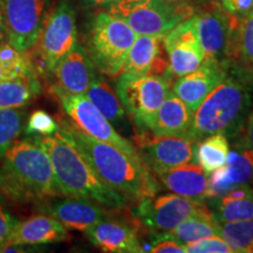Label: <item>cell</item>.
I'll use <instances>...</instances> for the list:
<instances>
[{"label": "cell", "mask_w": 253, "mask_h": 253, "mask_svg": "<svg viewBox=\"0 0 253 253\" xmlns=\"http://www.w3.org/2000/svg\"><path fill=\"white\" fill-rule=\"evenodd\" d=\"M194 113L173 93L167 95L150 123L149 131L156 136H185L191 126Z\"/></svg>", "instance_id": "cell-23"}, {"label": "cell", "mask_w": 253, "mask_h": 253, "mask_svg": "<svg viewBox=\"0 0 253 253\" xmlns=\"http://www.w3.org/2000/svg\"><path fill=\"white\" fill-rule=\"evenodd\" d=\"M115 0H86V5L89 7H100V6H110Z\"/></svg>", "instance_id": "cell-37"}, {"label": "cell", "mask_w": 253, "mask_h": 253, "mask_svg": "<svg viewBox=\"0 0 253 253\" xmlns=\"http://www.w3.org/2000/svg\"><path fill=\"white\" fill-rule=\"evenodd\" d=\"M7 79H13L12 78V75L9 74V72L6 69L4 66L0 63V82L4 81V80H7Z\"/></svg>", "instance_id": "cell-39"}, {"label": "cell", "mask_w": 253, "mask_h": 253, "mask_svg": "<svg viewBox=\"0 0 253 253\" xmlns=\"http://www.w3.org/2000/svg\"><path fill=\"white\" fill-rule=\"evenodd\" d=\"M188 253H233L229 244L220 236H211L189 243L185 246Z\"/></svg>", "instance_id": "cell-32"}, {"label": "cell", "mask_w": 253, "mask_h": 253, "mask_svg": "<svg viewBox=\"0 0 253 253\" xmlns=\"http://www.w3.org/2000/svg\"><path fill=\"white\" fill-rule=\"evenodd\" d=\"M34 138L50 158L59 195L88 199L112 210L126 208L128 199L101 181L86 157L60 129L53 135Z\"/></svg>", "instance_id": "cell-2"}, {"label": "cell", "mask_w": 253, "mask_h": 253, "mask_svg": "<svg viewBox=\"0 0 253 253\" xmlns=\"http://www.w3.org/2000/svg\"><path fill=\"white\" fill-rule=\"evenodd\" d=\"M163 236L186 246L189 243L205 237L218 236V221H216L211 212L195 214L178 224L173 230L164 233Z\"/></svg>", "instance_id": "cell-27"}, {"label": "cell", "mask_w": 253, "mask_h": 253, "mask_svg": "<svg viewBox=\"0 0 253 253\" xmlns=\"http://www.w3.org/2000/svg\"><path fill=\"white\" fill-rule=\"evenodd\" d=\"M208 202V207L218 223L253 219V185L235 186Z\"/></svg>", "instance_id": "cell-24"}, {"label": "cell", "mask_w": 253, "mask_h": 253, "mask_svg": "<svg viewBox=\"0 0 253 253\" xmlns=\"http://www.w3.org/2000/svg\"><path fill=\"white\" fill-rule=\"evenodd\" d=\"M115 1H116V0H115Z\"/></svg>", "instance_id": "cell-41"}, {"label": "cell", "mask_w": 253, "mask_h": 253, "mask_svg": "<svg viewBox=\"0 0 253 253\" xmlns=\"http://www.w3.org/2000/svg\"><path fill=\"white\" fill-rule=\"evenodd\" d=\"M220 7L226 13L243 19L253 12V0H220Z\"/></svg>", "instance_id": "cell-33"}, {"label": "cell", "mask_w": 253, "mask_h": 253, "mask_svg": "<svg viewBox=\"0 0 253 253\" xmlns=\"http://www.w3.org/2000/svg\"><path fill=\"white\" fill-rule=\"evenodd\" d=\"M56 87L72 94H84L94 81L95 67L81 46H75L53 68Z\"/></svg>", "instance_id": "cell-18"}, {"label": "cell", "mask_w": 253, "mask_h": 253, "mask_svg": "<svg viewBox=\"0 0 253 253\" xmlns=\"http://www.w3.org/2000/svg\"><path fill=\"white\" fill-rule=\"evenodd\" d=\"M163 37L138 36L129 48L121 73L134 75L155 74L170 77L169 63L161 55Z\"/></svg>", "instance_id": "cell-20"}, {"label": "cell", "mask_w": 253, "mask_h": 253, "mask_svg": "<svg viewBox=\"0 0 253 253\" xmlns=\"http://www.w3.org/2000/svg\"><path fill=\"white\" fill-rule=\"evenodd\" d=\"M23 112L15 109H0V160L21 131Z\"/></svg>", "instance_id": "cell-30"}, {"label": "cell", "mask_w": 253, "mask_h": 253, "mask_svg": "<svg viewBox=\"0 0 253 253\" xmlns=\"http://www.w3.org/2000/svg\"><path fill=\"white\" fill-rule=\"evenodd\" d=\"M89 242L103 252L138 253L142 245L137 230L123 221L101 220L86 231Z\"/></svg>", "instance_id": "cell-21"}, {"label": "cell", "mask_w": 253, "mask_h": 253, "mask_svg": "<svg viewBox=\"0 0 253 253\" xmlns=\"http://www.w3.org/2000/svg\"><path fill=\"white\" fill-rule=\"evenodd\" d=\"M220 236L233 253H253V219L218 223Z\"/></svg>", "instance_id": "cell-29"}, {"label": "cell", "mask_w": 253, "mask_h": 253, "mask_svg": "<svg viewBox=\"0 0 253 253\" xmlns=\"http://www.w3.org/2000/svg\"><path fill=\"white\" fill-rule=\"evenodd\" d=\"M229 68V62L204 60L197 69L178 78L172 91L195 114L205 97L226 77Z\"/></svg>", "instance_id": "cell-15"}, {"label": "cell", "mask_w": 253, "mask_h": 253, "mask_svg": "<svg viewBox=\"0 0 253 253\" xmlns=\"http://www.w3.org/2000/svg\"><path fill=\"white\" fill-rule=\"evenodd\" d=\"M195 144L194 158L205 172L210 173L226 164L230 154V143L229 138L224 134L207 136Z\"/></svg>", "instance_id": "cell-26"}, {"label": "cell", "mask_w": 253, "mask_h": 253, "mask_svg": "<svg viewBox=\"0 0 253 253\" xmlns=\"http://www.w3.org/2000/svg\"><path fill=\"white\" fill-rule=\"evenodd\" d=\"M170 80L162 75L120 73L116 93L123 109L129 114L140 132L149 131L155 114L170 93Z\"/></svg>", "instance_id": "cell-6"}, {"label": "cell", "mask_w": 253, "mask_h": 253, "mask_svg": "<svg viewBox=\"0 0 253 253\" xmlns=\"http://www.w3.org/2000/svg\"><path fill=\"white\" fill-rule=\"evenodd\" d=\"M192 18L204 60L227 62L239 19L226 13L221 7L195 14Z\"/></svg>", "instance_id": "cell-11"}, {"label": "cell", "mask_w": 253, "mask_h": 253, "mask_svg": "<svg viewBox=\"0 0 253 253\" xmlns=\"http://www.w3.org/2000/svg\"><path fill=\"white\" fill-rule=\"evenodd\" d=\"M67 239V227L50 214L39 213L23 221H17L6 246L52 244Z\"/></svg>", "instance_id": "cell-19"}, {"label": "cell", "mask_w": 253, "mask_h": 253, "mask_svg": "<svg viewBox=\"0 0 253 253\" xmlns=\"http://www.w3.org/2000/svg\"><path fill=\"white\" fill-rule=\"evenodd\" d=\"M205 202H198L176 194L148 197L138 202L136 217L148 229L169 232L188 218L199 213H210Z\"/></svg>", "instance_id": "cell-10"}, {"label": "cell", "mask_w": 253, "mask_h": 253, "mask_svg": "<svg viewBox=\"0 0 253 253\" xmlns=\"http://www.w3.org/2000/svg\"><path fill=\"white\" fill-rule=\"evenodd\" d=\"M77 39L75 11L68 0H61L42 25L36 43L43 68L52 72L56 63L77 46Z\"/></svg>", "instance_id": "cell-9"}, {"label": "cell", "mask_w": 253, "mask_h": 253, "mask_svg": "<svg viewBox=\"0 0 253 253\" xmlns=\"http://www.w3.org/2000/svg\"><path fill=\"white\" fill-rule=\"evenodd\" d=\"M252 79L230 65L226 77L195 112L186 137L195 143L213 134L236 138L243 131L252 109Z\"/></svg>", "instance_id": "cell-3"}, {"label": "cell", "mask_w": 253, "mask_h": 253, "mask_svg": "<svg viewBox=\"0 0 253 253\" xmlns=\"http://www.w3.org/2000/svg\"><path fill=\"white\" fill-rule=\"evenodd\" d=\"M46 211L65 227L81 232L104 219L103 207L84 198L68 197L52 202Z\"/></svg>", "instance_id": "cell-22"}, {"label": "cell", "mask_w": 253, "mask_h": 253, "mask_svg": "<svg viewBox=\"0 0 253 253\" xmlns=\"http://www.w3.org/2000/svg\"><path fill=\"white\" fill-rule=\"evenodd\" d=\"M235 149L230 150L227 162L224 167L210 172L209 198L225 194L232 188L243 184L253 185V150L237 137Z\"/></svg>", "instance_id": "cell-16"}, {"label": "cell", "mask_w": 253, "mask_h": 253, "mask_svg": "<svg viewBox=\"0 0 253 253\" xmlns=\"http://www.w3.org/2000/svg\"><path fill=\"white\" fill-rule=\"evenodd\" d=\"M192 17L177 24L163 37V46L169 59L168 71L171 78H181L197 69L204 61Z\"/></svg>", "instance_id": "cell-13"}, {"label": "cell", "mask_w": 253, "mask_h": 253, "mask_svg": "<svg viewBox=\"0 0 253 253\" xmlns=\"http://www.w3.org/2000/svg\"><path fill=\"white\" fill-rule=\"evenodd\" d=\"M59 129L77 145L101 181L129 202L156 196L160 190L156 176L143 157L130 156L112 144L95 140L71 123L62 122Z\"/></svg>", "instance_id": "cell-1"}, {"label": "cell", "mask_w": 253, "mask_h": 253, "mask_svg": "<svg viewBox=\"0 0 253 253\" xmlns=\"http://www.w3.org/2000/svg\"><path fill=\"white\" fill-rule=\"evenodd\" d=\"M237 137H240V140L244 142L250 149L253 150V109H251L248 119H246L243 131Z\"/></svg>", "instance_id": "cell-36"}, {"label": "cell", "mask_w": 253, "mask_h": 253, "mask_svg": "<svg viewBox=\"0 0 253 253\" xmlns=\"http://www.w3.org/2000/svg\"><path fill=\"white\" fill-rule=\"evenodd\" d=\"M154 173L172 194L198 202L208 201L209 179L207 173L197 163L157 169L154 170Z\"/></svg>", "instance_id": "cell-17"}, {"label": "cell", "mask_w": 253, "mask_h": 253, "mask_svg": "<svg viewBox=\"0 0 253 253\" xmlns=\"http://www.w3.org/2000/svg\"><path fill=\"white\" fill-rule=\"evenodd\" d=\"M109 12L130 26L138 36L164 37L177 24L194 15V8L178 7L163 0H116Z\"/></svg>", "instance_id": "cell-7"}, {"label": "cell", "mask_w": 253, "mask_h": 253, "mask_svg": "<svg viewBox=\"0 0 253 253\" xmlns=\"http://www.w3.org/2000/svg\"><path fill=\"white\" fill-rule=\"evenodd\" d=\"M84 95L110 123H119L125 118L126 110L118 93L114 91L113 87L103 78L95 77Z\"/></svg>", "instance_id": "cell-28"}, {"label": "cell", "mask_w": 253, "mask_h": 253, "mask_svg": "<svg viewBox=\"0 0 253 253\" xmlns=\"http://www.w3.org/2000/svg\"><path fill=\"white\" fill-rule=\"evenodd\" d=\"M43 0H6L4 26L8 43L19 52L36 46L42 28Z\"/></svg>", "instance_id": "cell-12"}, {"label": "cell", "mask_w": 253, "mask_h": 253, "mask_svg": "<svg viewBox=\"0 0 253 253\" xmlns=\"http://www.w3.org/2000/svg\"><path fill=\"white\" fill-rule=\"evenodd\" d=\"M59 130V125L45 110H36L31 114L26 132L33 136H49Z\"/></svg>", "instance_id": "cell-31"}, {"label": "cell", "mask_w": 253, "mask_h": 253, "mask_svg": "<svg viewBox=\"0 0 253 253\" xmlns=\"http://www.w3.org/2000/svg\"><path fill=\"white\" fill-rule=\"evenodd\" d=\"M148 252L151 253H186L185 246H183L173 240L166 238L163 235L161 236V240L150 246Z\"/></svg>", "instance_id": "cell-35"}, {"label": "cell", "mask_w": 253, "mask_h": 253, "mask_svg": "<svg viewBox=\"0 0 253 253\" xmlns=\"http://www.w3.org/2000/svg\"><path fill=\"white\" fill-rule=\"evenodd\" d=\"M41 91L38 74L23 75L0 82V109L23 108Z\"/></svg>", "instance_id": "cell-25"}, {"label": "cell", "mask_w": 253, "mask_h": 253, "mask_svg": "<svg viewBox=\"0 0 253 253\" xmlns=\"http://www.w3.org/2000/svg\"><path fill=\"white\" fill-rule=\"evenodd\" d=\"M136 37L135 31L122 19L110 12L97 13L88 42V55L94 67L109 78L118 77Z\"/></svg>", "instance_id": "cell-5"}, {"label": "cell", "mask_w": 253, "mask_h": 253, "mask_svg": "<svg viewBox=\"0 0 253 253\" xmlns=\"http://www.w3.org/2000/svg\"><path fill=\"white\" fill-rule=\"evenodd\" d=\"M4 31H5L4 19H2L1 9H0V46L2 45V39H4Z\"/></svg>", "instance_id": "cell-40"}, {"label": "cell", "mask_w": 253, "mask_h": 253, "mask_svg": "<svg viewBox=\"0 0 253 253\" xmlns=\"http://www.w3.org/2000/svg\"><path fill=\"white\" fill-rule=\"evenodd\" d=\"M163 1L168 2V4H171L173 6H178V7H191V1L192 0H163Z\"/></svg>", "instance_id": "cell-38"}, {"label": "cell", "mask_w": 253, "mask_h": 253, "mask_svg": "<svg viewBox=\"0 0 253 253\" xmlns=\"http://www.w3.org/2000/svg\"><path fill=\"white\" fill-rule=\"evenodd\" d=\"M0 190L17 202H37L58 196L48 154L36 138L15 140L0 167Z\"/></svg>", "instance_id": "cell-4"}, {"label": "cell", "mask_w": 253, "mask_h": 253, "mask_svg": "<svg viewBox=\"0 0 253 253\" xmlns=\"http://www.w3.org/2000/svg\"><path fill=\"white\" fill-rule=\"evenodd\" d=\"M137 138L142 157L151 170L182 166L194 160L195 142L185 136H156L142 131Z\"/></svg>", "instance_id": "cell-14"}, {"label": "cell", "mask_w": 253, "mask_h": 253, "mask_svg": "<svg viewBox=\"0 0 253 253\" xmlns=\"http://www.w3.org/2000/svg\"><path fill=\"white\" fill-rule=\"evenodd\" d=\"M17 221L18 220L0 204V250L4 249L7 244L8 237Z\"/></svg>", "instance_id": "cell-34"}, {"label": "cell", "mask_w": 253, "mask_h": 253, "mask_svg": "<svg viewBox=\"0 0 253 253\" xmlns=\"http://www.w3.org/2000/svg\"><path fill=\"white\" fill-rule=\"evenodd\" d=\"M50 91L81 131L95 140L112 144L130 156L142 157L137 148L114 129L112 123L104 118L86 95L68 93L56 86L50 88Z\"/></svg>", "instance_id": "cell-8"}]
</instances>
